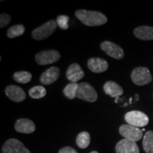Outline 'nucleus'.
Returning a JSON list of instances; mask_svg holds the SVG:
<instances>
[{
    "label": "nucleus",
    "mask_w": 153,
    "mask_h": 153,
    "mask_svg": "<svg viewBox=\"0 0 153 153\" xmlns=\"http://www.w3.org/2000/svg\"><path fill=\"white\" fill-rule=\"evenodd\" d=\"M75 16L82 24L88 26H99L106 24L108 21L102 13L95 11L79 9L75 12Z\"/></svg>",
    "instance_id": "nucleus-1"
},
{
    "label": "nucleus",
    "mask_w": 153,
    "mask_h": 153,
    "mask_svg": "<svg viewBox=\"0 0 153 153\" xmlns=\"http://www.w3.org/2000/svg\"><path fill=\"white\" fill-rule=\"evenodd\" d=\"M57 23L53 20H51L38 27L32 31V36L36 41H41L48 38L56 30Z\"/></svg>",
    "instance_id": "nucleus-2"
},
{
    "label": "nucleus",
    "mask_w": 153,
    "mask_h": 153,
    "mask_svg": "<svg viewBox=\"0 0 153 153\" xmlns=\"http://www.w3.org/2000/svg\"><path fill=\"white\" fill-rule=\"evenodd\" d=\"M125 120L129 125L137 128L145 127L149 123V118L146 114L140 111H132L125 115Z\"/></svg>",
    "instance_id": "nucleus-3"
},
{
    "label": "nucleus",
    "mask_w": 153,
    "mask_h": 153,
    "mask_svg": "<svg viewBox=\"0 0 153 153\" xmlns=\"http://www.w3.org/2000/svg\"><path fill=\"white\" fill-rule=\"evenodd\" d=\"M76 97L88 102H94L98 99V95L91 85L87 82H82L79 84Z\"/></svg>",
    "instance_id": "nucleus-4"
},
{
    "label": "nucleus",
    "mask_w": 153,
    "mask_h": 153,
    "mask_svg": "<svg viewBox=\"0 0 153 153\" xmlns=\"http://www.w3.org/2000/svg\"><path fill=\"white\" fill-rule=\"evenodd\" d=\"M131 79L135 85L143 86L151 82L152 76L148 68L140 67L133 70L131 73Z\"/></svg>",
    "instance_id": "nucleus-5"
},
{
    "label": "nucleus",
    "mask_w": 153,
    "mask_h": 153,
    "mask_svg": "<svg viewBox=\"0 0 153 153\" xmlns=\"http://www.w3.org/2000/svg\"><path fill=\"white\" fill-rule=\"evenodd\" d=\"M36 61L39 65H46L55 63L60 60V54L54 50L43 51L36 55Z\"/></svg>",
    "instance_id": "nucleus-6"
},
{
    "label": "nucleus",
    "mask_w": 153,
    "mask_h": 153,
    "mask_svg": "<svg viewBox=\"0 0 153 153\" xmlns=\"http://www.w3.org/2000/svg\"><path fill=\"white\" fill-rule=\"evenodd\" d=\"M119 133L124 138L129 140L137 142L142 138L143 131L139 128L131 126L129 124H123L119 128Z\"/></svg>",
    "instance_id": "nucleus-7"
},
{
    "label": "nucleus",
    "mask_w": 153,
    "mask_h": 153,
    "mask_svg": "<svg viewBox=\"0 0 153 153\" xmlns=\"http://www.w3.org/2000/svg\"><path fill=\"white\" fill-rule=\"evenodd\" d=\"M1 152L2 153H30L22 142L15 138L9 139L6 141L1 148Z\"/></svg>",
    "instance_id": "nucleus-8"
},
{
    "label": "nucleus",
    "mask_w": 153,
    "mask_h": 153,
    "mask_svg": "<svg viewBox=\"0 0 153 153\" xmlns=\"http://www.w3.org/2000/svg\"><path fill=\"white\" fill-rule=\"evenodd\" d=\"M101 49L107 55L116 60H120L124 56L123 50L119 45L111 41H104L101 44Z\"/></svg>",
    "instance_id": "nucleus-9"
},
{
    "label": "nucleus",
    "mask_w": 153,
    "mask_h": 153,
    "mask_svg": "<svg viewBox=\"0 0 153 153\" xmlns=\"http://www.w3.org/2000/svg\"><path fill=\"white\" fill-rule=\"evenodd\" d=\"M116 153H140L136 143L124 138L120 140L116 146Z\"/></svg>",
    "instance_id": "nucleus-10"
},
{
    "label": "nucleus",
    "mask_w": 153,
    "mask_h": 153,
    "mask_svg": "<svg viewBox=\"0 0 153 153\" xmlns=\"http://www.w3.org/2000/svg\"><path fill=\"white\" fill-rule=\"evenodd\" d=\"M5 94L11 100L15 102H22L26 99V93L22 88L16 85H9L5 89Z\"/></svg>",
    "instance_id": "nucleus-11"
},
{
    "label": "nucleus",
    "mask_w": 153,
    "mask_h": 153,
    "mask_svg": "<svg viewBox=\"0 0 153 153\" xmlns=\"http://www.w3.org/2000/svg\"><path fill=\"white\" fill-rule=\"evenodd\" d=\"M87 66L91 72L95 73H101L106 71L108 68V64L106 60L99 57H92L88 60Z\"/></svg>",
    "instance_id": "nucleus-12"
},
{
    "label": "nucleus",
    "mask_w": 153,
    "mask_h": 153,
    "mask_svg": "<svg viewBox=\"0 0 153 153\" xmlns=\"http://www.w3.org/2000/svg\"><path fill=\"white\" fill-rule=\"evenodd\" d=\"M60 76V70L57 67H51L41 74L40 82L44 85H49L53 84Z\"/></svg>",
    "instance_id": "nucleus-13"
},
{
    "label": "nucleus",
    "mask_w": 153,
    "mask_h": 153,
    "mask_svg": "<svg viewBox=\"0 0 153 153\" xmlns=\"http://www.w3.org/2000/svg\"><path fill=\"white\" fill-rule=\"evenodd\" d=\"M84 76H85V72L82 70L79 65L76 63L72 64L69 67L66 72L67 78L72 83H76V82L82 79Z\"/></svg>",
    "instance_id": "nucleus-14"
},
{
    "label": "nucleus",
    "mask_w": 153,
    "mask_h": 153,
    "mask_svg": "<svg viewBox=\"0 0 153 153\" xmlns=\"http://www.w3.org/2000/svg\"><path fill=\"white\" fill-rule=\"evenodd\" d=\"M14 128L19 133L26 134L33 133L36 130V126L33 122L27 118H20L17 120Z\"/></svg>",
    "instance_id": "nucleus-15"
},
{
    "label": "nucleus",
    "mask_w": 153,
    "mask_h": 153,
    "mask_svg": "<svg viewBox=\"0 0 153 153\" xmlns=\"http://www.w3.org/2000/svg\"><path fill=\"white\" fill-rule=\"evenodd\" d=\"M133 33L135 37L143 40V41H152L153 40L152 26H139L134 30Z\"/></svg>",
    "instance_id": "nucleus-16"
},
{
    "label": "nucleus",
    "mask_w": 153,
    "mask_h": 153,
    "mask_svg": "<svg viewBox=\"0 0 153 153\" xmlns=\"http://www.w3.org/2000/svg\"><path fill=\"white\" fill-rule=\"evenodd\" d=\"M104 90L106 94L109 95L113 98H118L119 96L123 94V89L116 82L113 81H108L104 86Z\"/></svg>",
    "instance_id": "nucleus-17"
},
{
    "label": "nucleus",
    "mask_w": 153,
    "mask_h": 153,
    "mask_svg": "<svg viewBox=\"0 0 153 153\" xmlns=\"http://www.w3.org/2000/svg\"><path fill=\"white\" fill-rule=\"evenodd\" d=\"M90 135L87 132H82L77 135L76 139V145L79 148L85 149L90 144Z\"/></svg>",
    "instance_id": "nucleus-18"
},
{
    "label": "nucleus",
    "mask_w": 153,
    "mask_h": 153,
    "mask_svg": "<svg viewBox=\"0 0 153 153\" xmlns=\"http://www.w3.org/2000/svg\"><path fill=\"white\" fill-rule=\"evenodd\" d=\"M143 149L146 153H153V131L146 132L143 137Z\"/></svg>",
    "instance_id": "nucleus-19"
},
{
    "label": "nucleus",
    "mask_w": 153,
    "mask_h": 153,
    "mask_svg": "<svg viewBox=\"0 0 153 153\" xmlns=\"http://www.w3.org/2000/svg\"><path fill=\"white\" fill-rule=\"evenodd\" d=\"M79 84L72 83L70 82L63 89V94L67 98L69 99H74L76 97V92H77Z\"/></svg>",
    "instance_id": "nucleus-20"
},
{
    "label": "nucleus",
    "mask_w": 153,
    "mask_h": 153,
    "mask_svg": "<svg viewBox=\"0 0 153 153\" xmlns=\"http://www.w3.org/2000/svg\"><path fill=\"white\" fill-rule=\"evenodd\" d=\"M25 32V27L22 24H17L11 26L7 30V35L9 38H14L22 36Z\"/></svg>",
    "instance_id": "nucleus-21"
},
{
    "label": "nucleus",
    "mask_w": 153,
    "mask_h": 153,
    "mask_svg": "<svg viewBox=\"0 0 153 153\" xmlns=\"http://www.w3.org/2000/svg\"><path fill=\"white\" fill-rule=\"evenodd\" d=\"M14 79L16 82L21 84L28 83L32 79V74L26 71H20L15 72Z\"/></svg>",
    "instance_id": "nucleus-22"
},
{
    "label": "nucleus",
    "mask_w": 153,
    "mask_h": 153,
    "mask_svg": "<svg viewBox=\"0 0 153 153\" xmlns=\"http://www.w3.org/2000/svg\"><path fill=\"white\" fill-rule=\"evenodd\" d=\"M46 95V89L43 86H36L29 90V96L32 99H39Z\"/></svg>",
    "instance_id": "nucleus-23"
},
{
    "label": "nucleus",
    "mask_w": 153,
    "mask_h": 153,
    "mask_svg": "<svg viewBox=\"0 0 153 153\" xmlns=\"http://www.w3.org/2000/svg\"><path fill=\"white\" fill-rule=\"evenodd\" d=\"M69 20H70V17L68 16H66V15H60V16H57L56 19L57 25L58 26H60V28H62V29L66 30L69 28Z\"/></svg>",
    "instance_id": "nucleus-24"
},
{
    "label": "nucleus",
    "mask_w": 153,
    "mask_h": 153,
    "mask_svg": "<svg viewBox=\"0 0 153 153\" xmlns=\"http://www.w3.org/2000/svg\"><path fill=\"white\" fill-rule=\"evenodd\" d=\"M11 22V16L7 14H1L0 15V27L4 28Z\"/></svg>",
    "instance_id": "nucleus-25"
},
{
    "label": "nucleus",
    "mask_w": 153,
    "mask_h": 153,
    "mask_svg": "<svg viewBox=\"0 0 153 153\" xmlns=\"http://www.w3.org/2000/svg\"><path fill=\"white\" fill-rule=\"evenodd\" d=\"M58 153H78L74 148L71 147H65L59 150Z\"/></svg>",
    "instance_id": "nucleus-26"
},
{
    "label": "nucleus",
    "mask_w": 153,
    "mask_h": 153,
    "mask_svg": "<svg viewBox=\"0 0 153 153\" xmlns=\"http://www.w3.org/2000/svg\"><path fill=\"white\" fill-rule=\"evenodd\" d=\"M90 153H99V152H97V151H92V152H91Z\"/></svg>",
    "instance_id": "nucleus-27"
}]
</instances>
